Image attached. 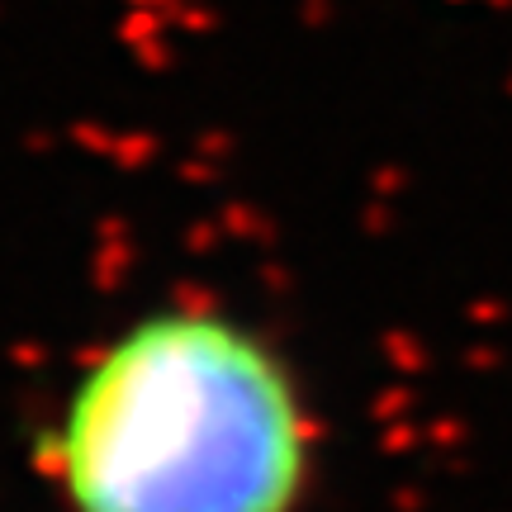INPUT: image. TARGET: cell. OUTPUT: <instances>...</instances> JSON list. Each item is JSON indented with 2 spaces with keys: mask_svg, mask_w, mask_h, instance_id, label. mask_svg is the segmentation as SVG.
<instances>
[{
  "mask_svg": "<svg viewBox=\"0 0 512 512\" xmlns=\"http://www.w3.org/2000/svg\"><path fill=\"white\" fill-rule=\"evenodd\" d=\"M176 176H181L185 185H214L219 181V162H209V157H200V152H190V157L176 166Z\"/></svg>",
  "mask_w": 512,
  "mask_h": 512,
  "instance_id": "9",
  "label": "cell"
},
{
  "mask_svg": "<svg viewBox=\"0 0 512 512\" xmlns=\"http://www.w3.org/2000/svg\"><path fill=\"white\" fill-rule=\"evenodd\" d=\"M67 138L76 143V152H86V157H105V162L114 157V143H119V133H114L110 124H100V119H76V124L67 128Z\"/></svg>",
  "mask_w": 512,
  "mask_h": 512,
  "instance_id": "4",
  "label": "cell"
},
{
  "mask_svg": "<svg viewBox=\"0 0 512 512\" xmlns=\"http://www.w3.org/2000/svg\"><path fill=\"white\" fill-rule=\"evenodd\" d=\"M508 95H512V76H508Z\"/></svg>",
  "mask_w": 512,
  "mask_h": 512,
  "instance_id": "16",
  "label": "cell"
},
{
  "mask_svg": "<svg viewBox=\"0 0 512 512\" xmlns=\"http://www.w3.org/2000/svg\"><path fill=\"white\" fill-rule=\"evenodd\" d=\"M223 233H238V238H271V223L261 219L252 204L228 200L223 204Z\"/></svg>",
  "mask_w": 512,
  "mask_h": 512,
  "instance_id": "5",
  "label": "cell"
},
{
  "mask_svg": "<svg viewBox=\"0 0 512 512\" xmlns=\"http://www.w3.org/2000/svg\"><path fill=\"white\" fill-rule=\"evenodd\" d=\"M157 157H162V138L147 133V128H128V133H119L110 162L119 166V171H143V166H152Z\"/></svg>",
  "mask_w": 512,
  "mask_h": 512,
  "instance_id": "2",
  "label": "cell"
},
{
  "mask_svg": "<svg viewBox=\"0 0 512 512\" xmlns=\"http://www.w3.org/2000/svg\"><path fill=\"white\" fill-rule=\"evenodd\" d=\"M446 5H470V0H446Z\"/></svg>",
  "mask_w": 512,
  "mask_h": 512,
  "instance_id": "15",
  "label": "cell"
},
{
  "mask_svg": "<svg viewBox=\"0 0 512 512\" xmlns=\"http://www.w3.org/2000/svg\"><path fill=\"white\" fill-rule=\"evenodd\" d=\"M299 15H304L309 29H323V24L332 19V0H304V5H299Z\"/></svg>",
  "mask_w": 512,
  "mask_h": 512,
  "instance_id": "11",
  "label": "cell"
},
{
  "mask_svg": "<svg viewBox=\"0 0 512 512\" xmlns=\"http://www.w3.org/2000/svg\"><path fill=\"white\" fill-rule=\"evenodd\" d=\"M370 190L389 200V195L408 190V171H403V166H375V171H370Z\"/></svg>",
  "mask_w": 512,
  "mask_h": 512,
  "instance_id": "10",
  "label": "cell"
},
{
  "mask_svg": "<svg viewBox=\"0 0 512 512\" xmlns=\"http://www.w3.org/2000/svg\"><path fill=\"white\" fill-rule=\"evenodd\" d=\"M43 470L67 512H299L313 418L247 328L171 309L86 351Z\"/></svg>",
  "mask_w": 512,
  "mask_h": 512,
  "instance_id": "1",
  "label": "cell"
},
{
  "mask_svg": "<svg viewBox=\"0 0 512 512\" xmlns=\"http://www.w3.org/2000/svg\"><path fill=\"white\" fill-rule=\"evenodd\" d=\"M171 29V15L166 10H147V5H128V15L119 19V38L128 48H143L152 38H162Z\"/></svg>",
  "mask_w": 512,
  "mask_h": 512,
  "instance_id": "3",
  "label": "cell"
},
{
  "mask_svg": "<svg viewBox=\"0 0 512 512\" xmlns=\"http://www.w3.org/2000/svg\"><path fill=\"white\" fill-rule=\"evenodd\" d=\"M214 233H219L214 223H190V233H185V247H195V252H204V247L214 242Z\"/></svg>",
  "mask_w": 512,
  "mask_h": 512,
  "instance_id": "12",
  "label": "cell"
},
{
  "mask_svg": "<svg viewBox=\"0 0 512 512\" xmlns=\"http://www.w3.org/2000/svg\"><path fill=\"white\" fill-rule=\"evenodd\" d=\"M128 5H147V10H166V15H171V10L185 5V0H128Z\"/></svg>",
  "mask_w": 512,
  "mask_h": 512,
  "instance_id": "14",
  "label": "cell"
},
{
  "mask_svg": "<svg viewBox=\"0 0 512 512\" xmlns=\"http://www.w3.org/2000/svg\"><path fill=\"white\" fill-rule=\"evenodd\" d=\"M29 152L48 157V152H53V138H48V133H34V138H29Z\"/></svg>",
  "mask_w": 512,
  "mask_h": 512,
  "instance_id": "13",
  "label": "cell"
},
{
  "mask_svg": "<svg viewBox=\"0 0 512 512\" xmlns=\"http://www.w3.org/2000/svg\"><path fill=\"white\" fill-rule=\"evenodd\" d=\"M233 147H238V138L228 133V128H204L200 138H195V147L190 152H200V157H209V162H228L233 157Z\"/></svg>",
  "mask_w": 512,
  "mask_h": 512,
  "instance_id": "7",
  "label": "cell"
},
{
  "mask_svg": "<svg viewBox=\"0 0 512 512\" xmlns=\"http://www.w3.org/2000/svg\"><path fill=\"white\" fill-rule=\"evenodd\" d=\"M133 57H138V67L152 76L171 72V62H176V53H171V38H152V43H143V48H133Z\"/></svg>",
  "mask_w": 512,
  "mask_h": 512,
  "instance_id": "8",
  "label": "cell"
},
{
  "mask_svg": "<svg viewBox=\"0 0 512 512\" xmlns=\"http://www.w3.org/2000/svg\"><path fill=\"white\" fill-rule=\"evenodd\" d=\"M171 29H181V34H190V38H204L219 29V15H214L209 5H200V0H185V5L171 10Z\"/></svg>",
  "mask_w": 512,
  "mask_h": 512,
  "instance_id": "6",
  "label": "cell"
}]
</instances>
